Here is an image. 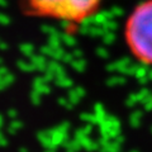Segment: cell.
<instances>
[{
	"mask_svg": "<svg viewBox=\"0 0 152 152\" xmlns=\"http://www.w3.org/2000/svg\"><path fill=\"white\" fill-rule=\"evenodd\" d=\"M104 0H22V10L34 18L52 19L74 33L94 17Z\"/></svg>",
	"mask_w": 152,
	"mask_h": 152,
	"instance_id": "6da1fadb",
	"label": "cell"
},
{
	"mask_svg": "<svg viewBox=\"0 0 152 152\" xmlns=\"http://www.w3.org/2000/svg\"><path fill=\"white\" fill-rule=\"evenodd\" d=\"M123 36L133 58L152 67V0H142L133 8L126 19Z\"/></svg>",
	"mask_w": 152,
	"mask_h": 152,
	"instance_id": "7a4b0ae2",
	"label": "cell"
}]
</instances>
